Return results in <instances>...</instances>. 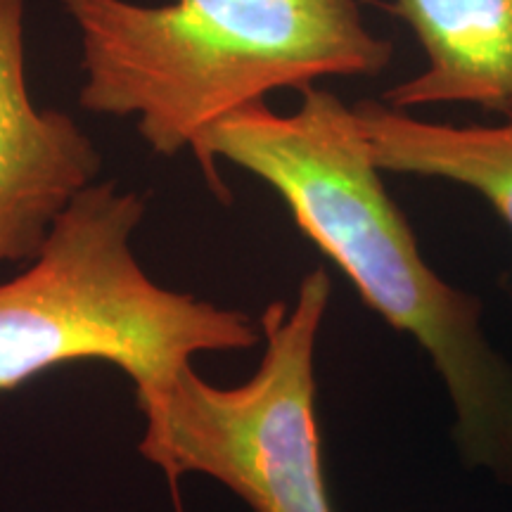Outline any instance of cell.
<instances>
[{"mask_svg":"<svg viewBox=\"0 0 512 512\" xmlns=\"http://www.w3.org/2000/svg\"><path fill=\"white\" fill-rule=\"evenodd\" d=\"M332 283L316 268L292 304L261 316L256 373L235 387L207 382L188 366L157 392L138 394L145 427L138 451L171 486L202 475L254 512H335L316 415V349Z\"/></svg>","mask_w":512,"mask_h":512,"instance_id":"obj_4","label":"cell"},{"mask_svg":"<svg viewBox=\"0 0 512 512\" xmlns=\"http://www.w3.org/2000/svg\"><path fill=\"white\" fill-rule=\"evenodd\" d=\"M302 95L290 114L261 100L216 121L192 155L204 181L228 200L219 159L264 181L368 309L430 354L456 415L460 456L512 489V366L484 335L482 304L422 259L354 107L325 88Z\"/></svg>","mask_w":512,"mask_h":512,"instance_id":"obj_1","label":"cell"},{"mask_svg":"<svg viewBox=\"0 0 512 512\" xmlns=\"http://www.w3.org/2000/svg\"><path fill=\"white\" fill-rule=\"evenodd\" d=\"M27 0H0V266L27 264L102 157L76 121L38 110L27 86Z\"/></svg>","mask_w":512,"mask_h":512,"instance_id":"obj_5","label":"cell"},{"mask_svg":"<svg viewBox=\"0 0 512 512\" xmlns=\"http://www.w3.org/2000/svg\"><path fill=\"white\" fill-rule=\"evenodd\" d=\"M145 197L95 181L57 216L27 268L0 283V396L55 368L105 363L157 392L192 358L261 342L247 311L159 285L133 238Z\"/></svg>","mask_w":512,"mask_h":512,"instance_id":"obj_3","label":"cell"},{"mask_svg":"<svg viewBox=\"0 0 512 512\" xmlns=\"http://www.w3.org/2000/svg\"><path fill=\"white\" fill-rule=\"evenodd\" d=\"M425 50V72L384 93L396 110L467 102L512 107V0H394Z\"/></svg>","mask_w":512,"mask_h":512,"instance_id":"obj_6","label":"cell"},{"mask_svg":"<svg viewBox=\"0 0 512 512\" xmlns=\"http://www.w3.org/2000/svg\"><path fill=\"white\" fill-rule=\"evenodd\" d=\"M354 112L377 169L472 188L512 230V107L494 126L432 124L380 100L356 102Z\"/></svg>","mask_w":512,"mask_h":512,"instance_id":"obj_7","label":"cell"},{"mask_svg":"<svg viewBox=\"0 0 512 512\" xmlns=\"http://www.w3.org/2000/svg\"><path fill=\"white\" fill-rule=\"evenodd\" d=\"M81 36L79 105L136 119L152 152L200 147L216 121L278 88L373 76L392 43L358 0H60Z\"/></svg>","mask_w":512,"mask_h":512,"instance_id":"obj_2","label":"cell"}]
</instances>
